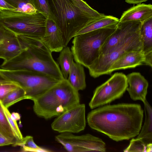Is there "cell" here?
I'll return each mask as SVG.
<instances>
[{
    "label": "cell",
    "instance_id": "9a60e30c",
    "mask_svg": "<svg viewBox=\"0 0 152 152\" xmlns=\"http://www.w3.org/2000/svg\"><path fill=\"white\" fill-rule=\"evenodd\" d=\"M129 87L127 88L131 99L134 101L146 100L148 83L139 72H133L126 75Z\"/></svg>",
    "mask_w": 152,
    "mask_h": 152
},
{
    "label": "cell",
    "instance_id": "d590c367",
    "mask_svg": "<svg viewBox=\"0 0 152 152\" xmlns=\"http://www.w3.org/2000/svg\"><path fill=\"white\" fill-rule=\"evenodd\" d=\"M12 82L5 77L0 72V83Z\"/></svg>",
    "mask_w": 152,
    "mask_h": 152
},
{
    "label": "cell",
    "instance_id": "ac0fdd59",
    "mask_svg": "<svg viewBox=\"0 0 152 152\" xmlns=\"http://www.w3.org/2000/svg\"><path fill=\"white\" fill-rule=\"evenodd\" d=\"M142 51L145 56L144 63L152 66V18L142 23L140 30Z\"/></svg>",
    "mask_w": 152,
    "mask_h": 152
},
{
    "label": "cell",
    "instance_id": "f1b7e54d",
    "mask_svg": "<svg viewBox=\"0 0 152 152\" xmlns=\"http://www.w3.org/2000/svg\"><path fill=\"white\" fill-rule=\"evenodd\" d=\"M147 145L140 139H132L130 141L128 146L124 150L126 152H146Z\"/></svg>",
    "mask_w": 152,
    "mask_h": 152
},
{
    "label": "cell",
    "instance_id": "d6986e66",
    "mask_svg": "<svg viewBox=\"0 0 152 152\" xmlns=\"http://www.w3.org/2000/svg\"><path fill=\"white\" fill-rule=\"evenodd\" d=\"M67 80L72 87L77 91L85 88V75L83 66L81 64L73 62Z\"/></svg>",
    "mask_w": 152,
    "mask_h": 152
},
{
    "label": "cell",
    "instance_id": "52a82bcc",
    "mask_svg": "<svg viewBox=\"0 0 152 152\" xmlns=\"http://www.w3.org/2000/svg\"><path fill=\"white\" fill-rule=\"evenodd\" d=\"M0 72L9 80L23 88L26 96L31 100L40 96L61 81L47 74L36 72L0 69Z\"/></svg>",
    "mask_w": 152,
    "mask_h": 152
},
{
    "label": "cell",
    "instance_id": "d4e9b609",
    "mask_svg": "<svg viewBox=\"0 0 152 152\" xmlns=\"http://www.w3.org/2000/svg\"><path fill=\"white\" fill-rule=\"evenodd\" d=\"M15 7V11L27 13H34L37 12L31 0H4Z\"/></svg>",
    "mask_w": 152,
    "mask_h": 152
},
{
    "label": "cell",
    "instance_id": "e575fe53",
    "mask_svg": "<svg viewBox=\"0 0 152 152\" xmlns=\"http://www.w3.org/2000/svg\"><path fill=\"white\" fill-rule=\"evenodd\" d=\"M11 117L13 120L17 121L20 118V114L18 113L13 112L11 114Z\"/></svg>",
    "mask_w": 152,
    "mask_h": 152
},
{
    "label": "cell",
    "instance_id": "2e32d148",
    "mask_svg": "<svg viewBox=\"0 0 152 152\" xmlns=\"http://www.w3.org/2000/svg\"><path fill=\"white\" fill-rule=\"evenodd\" d=\"M145 56L142 51L132 50L127 52L118 59L113 64L109 74L120 69L134 68L144 63Z\"/></svg>",
    "mask_w": 152,
    "mask_h": 152
},
{
    "label": "cell",
    "instance_id": "7c38bea8",
    "mask_svg": "<svg viewBox=\"0 0 152 152\" xmlns=\"http://www.w3.org/2000/svg\"><path fill=\"white\" fill-rule=\"evenodd\" d=\"M142 23L139 21L121 22L102 46L99 56L106 53L121 41L140 31Z\"/></svg>",
    "mask_w": 152,
    "mask_h": 152
},
{
    "label": "cell",
    "instance_id": "f546056e",
    "mask_svg": "<svg viewBox=\"0 0 152 152\" xmlns=\"http://www.w3.org/2000/svg\"><path fill=\"white\" fill-rule=\"evenodd\" d=\"M70 0L77 7L88 13L100 17H103L105 15L104 14L99 13L92 8L83 0Z\"/></svg>",
    "mask_w": 152,
    "mask_h": 152
},
{
    "label": "cell",
    "instance_id": "e0dca14e",
    "mask_svg": "<svg viewBox=\"0 0 152 152\" xmlns=\"http://www.w3.org/2000/svg\"><path fill=\"white\" fill-rule=\"evenodd\" d=\"M152 18V5L138 4L129 9L122 14L121 22L140 21L142 23Z\"/></svg>",
    "mask_w": 152,
    "mask_h": 152
},
{
    "label": "cell",
    "instance_id": "ffe728a7",
    "mask_svg": "<svg viewBox=\"0 0 152 152\" xmlns=\"http://www.w3.org/2000/svg\"><path fill=\"white\" fill-rule=\"evenodd\" d=\"M119 21V19L113 16L105 15L86 25L79 31L75 36L99 29L115 26Z\"/></svg>",
    "mask_w": 152,
    "mask_h": 152
},
{
    "label": "cell",
    "instance_id": "7402d4cb",
    "mask_svg": "<svg viewBox=\"0 0 152 152\" xmlns=\"http://www.w3.org/2000/svg\"><path fill=\"white\" fill-rule=\"evenodd\" d=\"M73 58L72 52L69 47H64L61 51L58 61L61 67V71L65 79H68L71 67L74 62Z\"/></svg>",
    "mask_w": 152,
    "mask_h": 152
},
{
    "label": "cell",
    "instance_id": "8fae6325",
    "mask_svg": "<svg viewBox=\"0 0 152 152\" xmlns=\"http://www.w3.org/2000/svg\"><path fill=\"white\" fill-rule=\"evenodd\" d=\"M85 105L80 104L61 114L51 124L52 129L59 133H78L86 126Z\"/></svg>",
    "mask_w": 152,
    "mask_h": 152
},
{
    "label": "cell",
    "instance_id": "5bb4252c",
    "mask_svg": "<svg viewBox=\"0 0 152 152\" xmlns=\"http://www.w3.org/2000/svg\"><path fill=\"white\" fill-rule=\"evenodd\" d=\"M42 41L51 52H61L64 48L61 32L53 19L47 18L45 33Z\"/></svg>",
    "mask_w": 152,
    "mask_h": 152
},
{
    "label": "cell",
    "instance_id": "44dd1931",
    "mask_svg": "<svg viewBox=\"0 0 152 152\" xmlns=\"http://www.w3.org/2000/svg\"><path fill=\"white\" fill-rule=\"evenodd\" d=\"M145 113V120L142 129L137 138L141 139L148 145L152 144V108L147 101L143 102Z\"/></svg>",
    "mask_w": 152,
    "mask_h": 152
},
{
    "label": "cell",
    "instance_id": "9c48e42d",
    "mask_svg": "<svg viewBox=\"0 0 152 152\" xmlns=\"http://www.w3.org/2000/svg\"><path fill=\"white\" fill-rule=\"evenodd\" d=\"M128 86L126 75L122 73H114L95 89L89 104L90 108L93 109L120 98Z\"/></svg>",
    "mask_w": 152,
    "mask_h": 152
},
{
    "label": "cell",
    "instance_id": "cb8c5ba5",
    "mask_svg": "<svg viewBox=\"0 0 152 152\" xmlns=\"http://www.w3.org/2000/svg\"><path fill=\"white\" fill-rule=\"evenodd\" d=\"M28 99L26 96L23 89L19 86L9 93L1 101V103L8 108L16 103L22 100Z\"/></svg>",
    "mask_w": 152,
    "mask_h": 152
},
{
    "label": "cell",
    "instance_id": "4316f807",
    "mask_svg": "<svg viewBox=\"0 0 152 152\" xmlns=\"http://www.w3.org/2000/svg\"><path fill=\"white\" fill-rule=\"evenodd\" d=\"M0 104L12 128L16 140H21L23 138V137L19 129L16 121L12 119L11 117V114L8 109V108L6 107L0 101Z\"/></svg>",
    "mask_w": 152,
    "mask_h": 152
},
{
    "label": "cell",
    "instance_id": "484cf974",
    "mask_svg": "<svg viewBox=\"0 0 152 152\" xmlns=\"http://www.w3.org/2000/svg\"><path fill=\"white\" fill-rule=\"evenodd\" d=\"M0 134L5 137L15 141L16 139L0 104Z\"/></svg>",
    "mask_w": 152,
    "mask_h": 152
},
{
    "label": "cell",
    "instance_id": "ba28073f",
    "mask_svg": "<svg viewBox=\"0 0 152 152\" xmlns=\"http://www.w3.org/2000/svg\"><path fill=\"white\" fill-rule=\"evenodd\" d=\"M132 50L142 51L140 31L121 41L105 54L99 56L88 68L90 75L95 78L109 74V70L114 62L125 53Z\"/></svg>",
    "mask_w": 152,
    "mask_h": 152
},
{
    "label": "cell",
    "instance_id": "3957f363",
    "mask_svg": "<svg viewBox=\"0 0 152 152\" xmlns=\"http://www.w3.org/2000/svg\"><path fill=\"white\" fill-rule=\"evenodd\" d=\"M32 100L35 114L46 119L58 116L80 103L78 91L65 79Z\"/></svg>",
    "mask_w": 152,
    "mask_h": 152
},
{
    "label": "cell",
    "instance_id": "603a6c76",
    "mask_svg": "<svg viewBox=\"0 0 152 152\" xmlns=\"http://www.w3.org/2000/svg\"><path fill=\"white\" fill-rule=\"evenodd\" d=\"M13 146H20L21 147L20 152H48L49 150L40 147L34 142L33 137L27 136L20 140H16L12 145Z\"/></svg>",
    "mask_w": 152,
    "mask_h": 152
},
{
    "label": "cell",
    "instance_id": "6da1fadb",
    "mask_svg": "<svg viewBox=\"0 0 152 152\" xmlns=\"http://www.w3.org/2000/svg\"><path fill=\"white\" fill-rule=\"evenodd\" d=\"M143 110L137 104L107 105L88 114L87 121L92 129L116 141L128 140L138 135L142 126Z\"/></svg>",
    "mask_w": 152,
    "mask_h": 152
},
{
    "label": "cell",
    "instance_id": "7a4b0ae2",
    "mask_svg": "<svg viewBox=\"0 0 152 152\" xmlns=\"http://www.w3.org/2000/svg\"><path fill=\"white\" fill-rule=\"evenodd\" d=\"M17 35L23 49L12 59L4 61L0 66L1 69L38 72L60 81L64 79L59 66L52 57V52L41 39L30 36Z\"/></svg>",
    "mask_w": 152,
    "mask_h": 152
},
{
    "label": "cell",
    "instance_id": "4fadbf2b",
    "mask_svg": "<svg viewBox=\"0 0 152 152\" xmlns=\"http://www.w3.org/2000/svg\"><path fill=\"white\" fill-rule=\"evenodd\" d=\"M23 49L17 35L0 26V58L4 61L10 60Z\"/></svg>",
    "mask_w": 152,
    "mask_h": 152
},
{
    "label": "cell",
    "instance_id": "836d02e7",
    "mask_svg": "<svg viewBox=\"0 0 152 152\" xmlns=\"http://www.w3.org/2000/svg\"><path fill=\"white\" fill-rule=\"evenodd\" d=\"M148 0H125V1L129 4H138L145 2Z\"/></svg>",
    "mask_w": 152,
    "mask_h": 152
},
{
    "label": "cell",
    "instance_id": "30bf717a",
    "mask_svg": "<svg viewBox=\"0 0 152 152\" xmlns=\"http://www.w3.org/2000/svg\"><path fill=\"white\" fill-rule=\"evenodd\" d=\"M56 140L70 152L106 151V144L100 138L89 134L76 135L69 132L61 133Z\"/></svg>",
    "mask_w": 152,
    "mask_h": 152
},
{
    "label": "cell",
    "instance_id": "5b68a950",
    "mask_svg": "<svg viewBox=\"0 0 152 152\" xmlns=\"http://www.w3.org/2000/svg\"><path fill=\"white\" fill-rule=\"evenodd\" d=\"M116 26L99 29L75 36L71 50L76 62L87 68L91 66L99 58L102 46L114 32Z\"/></svg>",
    "mask_w": 152,
    "mask_h": 152
},
{
    "label": "cell",
    "instance_id": "277c9868",
    "mask_svg": "<svg viewBox=\"0 0 152 152\" xmlns=\"http://www.w3.org/2000/svg\"><path fill=\"white\" fill-rule=\"evenodd\" d=\"M50 11L61 32L64 47L80 30L103 17L81 10L70 0H48Z\"/></svg>",
    "mask_w": 152,
    "mask_h": 152
},
{
    "label": "cell",
    "instance_id": "d6a6232c",
    "mask_svg": "<svg viewBox=\"0 0 152 152\" xmlns=\"http://www.w3.org/2000/svg\"><path fill=\"white\" fill-rule=\"evenodd\" d=\"M9 10L15 11L16 9L4 0H0V10Z\"/></svg>",
    "mask_w": 152,
    "mask_h": 152
},
{
    "label": "cell",
    "instance_id": "83f0119b",
    "mask_svg": "<svg viewBox=\"0 0 152 152\" xmlns=\"http://www.w3.org/2000/svg\"><path fill=\"white\" fill-rule=\"evenodd\" d=\"M31 1L37 12L42 13L47 18H48L54 20L48 0H31Z\"/></svg>",
    "mask_w": 152,
    "mask_h": 152
},
{
    "label": "cell",
    "instance_id": "4dcf8cb0",
    "mask_svg": "<svg viewBox=\"0 0 152 152\" xmlns=\"http://www.w3.org/2000/svg\"><path fill=\"white\" fill-rule=\"evenodd\" d=\"M19 86L13 82L0 83V101H1L9 93Z\"/></svg>",
    "mask_w": 152,
    "mask_h": 152
},
{
    "label": "cell",
    "instance_id": "8992f818",
    "mask_svg": "<svg viewBox=\"0 0 152 152\" xmlns=\"http://www.w3.org/2000/svg\"><path fill=\"white\" fill-rule=\"evenodd\" d=\"M47 18L37 12L27 13L9 10H0V26L17 35L42 39L44 36Z\"/></svg>",
    "mask_w": 152,
    "mask_h": 152
},
{
    "label": "cell",
    "instance_id": "1f68e13d",
    "mask_svg": "<svg viewBox=\"0 0 152 152\" xmlns=\"http://www.w3.org/2000/svg\"><path fill=\"white\" fill-rule=\"evenodd\" d=\"M16 141L9 139L0 134V146L13 145Z\"/></svg>",
    "mask_w": 152,
    "mask_h": 152
}]
</instances>
